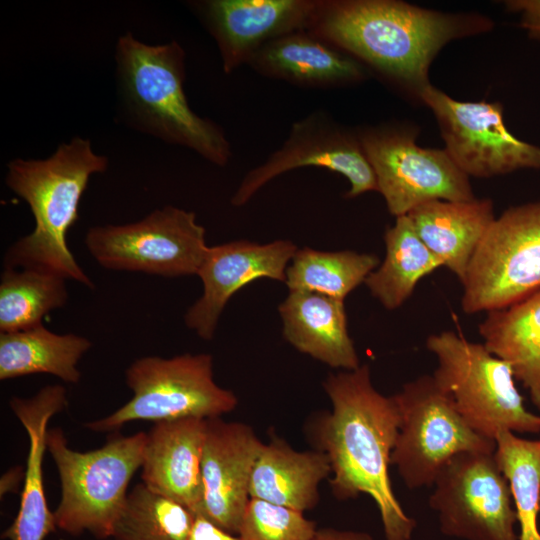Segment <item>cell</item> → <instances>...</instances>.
<instances>
[{
  "mask_svg": "<svg viewBox=\"0 0 540 540\" xmlns=\"http://www.w3.org/2000/svg\"><path fill=\"white\" fill-rule=\"evenodd\" d=\"M206 419L183 418L156 422L146 432L142 483L199 513L203 499L202 452Z\"/></svg>",
  "mask_w": 540,
  "mask_h": 540,
  "instance_id": "cell-18",
  "label": "cell"
},
{
  "mask_svg": "<svg viewBox=\"0 0 540 540\" xmlns=\"http://www.w3.org/2000/svg\"><path fill=\"white\" fill-rule=\"evenodd\" d=\"M330 475V460L324 452L297 451L284 439L274 437L259 453L250 496L303 513L318 505L319 486Z\"/></svg>",
  "mask_w": 540,
  "mask_h": 540,
  "instance_id": "cell-23",
  "label": "cell"
},
{
  "mask_svg": "<svg viewBox=\"0 0 540 540\" xmlns=\"http://www.w3.org/2000/svg\"><path fill=\"white\" fill-rule=\"evenodd\" d=\"M9 405L26 430L29 449L19 510L1 537L7 540H45L57 528L54 513L47 504L43 479L47 427L49 420L67 407V392L62 385H48L31 397H12Z\"/></svg>",
  "mask_w": 540,
  "mask_h": 540,
  "instance_id": "cell-19",
  "label": "cell"
},
{
  "mask_svg": "<svg viewBox=\"0 0 540 540\" xmlns=\"http://www.w3.org/2000/svg\"><path fill=\"white\" fill-rule=\"evenodd\" d=\"M115 61L121 109L132 127L215 165L228 164L232 150L221 127L189 106L185 52L178 42L150 45L126 33L117 41Z\"/></svg>",
  "mask_w": 540,
  "mask_h": 540,
  "instance_id": "cell-4",
  "label": "cell"
},
{
  "mask_svg": "<svg viewBox=\"0 0 540 540\" xmlns=\"http://www.w3.org/2000/svg\"><path fill=\"white\" fill-rule=\"evenodd\" d=\"M46 442L60 480L53 512L57 528L74 537L88 532L100 540L111 538L128 485L142 466L146 432H114L102 447L86 452L71 449L61 428L48 429Z\"/></svg>",
  "mask_w": 540,
  "mask_h": 540,
  "instance_id": "cell-5",
  "label": "cell"
},
{
  "mask_svg": "<svg viewBox=\"0 0 540 540\" xmlns=\"http://www.w3.org/2000/svg\"><path fill=\"white\" fill-rule=\"evenodd\" d=\"M384 241L385 258L364 284L386 309L394 310L408 300L422 278L443 265L420 239L407 215L396 217Z\"/></svg>",
  "mask_w": 540,
  "mask_h": 540,
  "instance_id": "cell-26",
  "label": "cell"
},
{
  "mask_svg": "<svg viewBox=\"0 0 540 540\" xmlns=\"http://www.w3.org/2000/svg\"><path fill=\"white\" fill-rule=\"evenodd\" d=\"M194 212L171 205L124 225L91 227L90 255L108 270L166 278L197 275L209 246Z\"/></svg>",
  "mask_w": 540,
  "mask_h": 540,
  "instance_id": "cell-10",
  "label": "cell"
},
{
  "mask_svg": "<svg viewBox=\"0 0 540 540\" xmlns=\"http://www.w3.org/2000/svg\"><path fill=\"white\" fill-rule=\"evenodd\" d=\"M283 336L299 352L346 371L360 366L343 300L307 291H290L278 307Z\"/></svg>",
  "mask_w": 540,
  "mask_h": 540,
  "instance_id": "cell-21",
  "label": "cell"
},
{
  "mask_svg": "<svg viewBox=\"0 0 540 540\" xmlns=\"http://www.w3.org/2000/svg\"><path fill=\"white\" fill-rule=\"evenodd\" d=\"M429 506L441 532L462 540H518L511 489L495 452H462L436 477Z\"/></svg>",
  "mask_w": 540,
  "mask_h": 540,
  "instance_id": "cell-12",
  "label": "cell"
},
{
  "mask_svg": "<svg viewBox=\"0 0 540 540\" xmlns=\"http://www.w3.org/2000/svg\"><path fill=\"white\" fill-rule=\"evenodd\" d=\"M426 347L437 359L435 381L473 430L492 440L503 430L540 433V415L526 409L507 361L453 331L430 335Z\"/></svg>",
  "mask_w": 540,
  "mask_h": 540,
  "instance_id": "cell-6",
  "label": "cell"
},
{
  "mask_svg": "<svg viewBox=\"0 0 540 540\" xmlns=\"http://www.w3.org/2000/svg\"><path fill=\"white\" fill-rule=\"evenodd\" d=\"M418 97L433 112L445 150L468 176L489 178L540 169V147L506 127L500 102L456 100L431 84Z\"/></svg>",
  "mask_w": 540,
  "mask_h": 540,
  "instance_id": "cell-13",
  "label": "cell"
},
{
  "mask_svg": "<svg viewBox=\"0 0 540 540\" xmlns=\"http://www.w3.org/2000/svg\"><path fill=\"white\" fill-rule=\"evenodd\" d=\"M263 442L251 426L206 419L202 452L203 499L199 513L238 534L251 499L250 484Z\"/></svg>",
  "mask_w": 540,
  "mask_h": 540,
  "instance_id": "cell-17",
  "label": "cell"
},
{
  "mask_svg": "<svg viewBox=\"0 0 540 540\" xmlns=\"http://www.w3.org/2000/svg\"><path fill=\"white\" fill-rule=\"evenodd\" d=\"M485 347L507 361L540 411V290L479 324Z\"/></svg>",
  "mask_w": 540,
  "mask_h": 540,
  "instance_id": "cell-24",
  "label": "cell"
},
{
  "mask_svg": "<svg viewBox=\"0 0 540 540\" xmlns=\"http://www.w3.org/2000/svg\"><path fill=\"white\" fill-rule=\"evenodd\" d=\"M371 253L297 250L286 270L289 291H307L343 300L379 265Z\"/></svg>",
  "mask_w": 540,
  "mask_h": 540,
  "instance_id": "cell-27",
  "label": "cell"
},
{
  "mask_svg": "<svg viewBox=\"0 0 540 540\" xmlns=\"http://www.w3.org/2000/svg\"><path fill=\"white\" fill-rule=\"evenodd\" d=\"M313 540H375L369 533L340 530L332 527L318 528Z\"/></svg>",
  "mask_w": 540,
  "mask_h": 540,
  "instance_id": "cell-34",
  "label": "cell"
},
{
  "mask_svg": "<svg viewBox=\"0 0 540 540\" xmlns=\"http://www.w3.org/2000/svg\"><path fill=\"white\" fill-rule=\"evenodd\" d=\"M195 514L149 490L142 482L128 493L113 540H188Z\"/></svg>",
  "mask_w": 540,
  "mask_h": 540,
  "instance_id": "cell-30",
  "label": "cell"
},
{
  "mask_svg": "<svg viewBox=\"0 0 540 540\" xmlns=\"http://www.w3.org/2000/svg\"><path fill=\"white\" fill-rule=\"evenodd\" d=\"M188 540H241L237 534H232L202 514H195Z\"/></svg>",
  "mask_w": 540,
  "mask_h": 540,
  "instance_id": "cell-33",
  "label": "cell"
},
{
  "mask_svg": "<svg viewBox=\"0 0 540 540\" xmlns=\"http://www.w3.org/2000/svg\"><path fill=\"white\" fill-rule=\"evenodd\" d=\"M297 250L293 242L283 239L266 244L238 240L209 246L197 274L203 291L185 313V325L203 340H211L230 298L257 279L285 282L287 267Z\"/></svg>",
  "mask_w": 540,
  "mask_h": 540,
  "instance_id": "cell-15",
  "label": "cell"
},
{
  "mask_svg": "<svg viewBox=\"0 0 540 540\" xmlns=\"http://www.w3.org/2000/svg\"><path fill=\"white\" fill-rule=\"evenodd\" d=\"M390 214L433 201L475 198L469 177L445 149L417 145L413 132L382 126L357 132Z\"/></svg>",
  "mask_w": 540,
  "mask_h": 540,
  "instance_id": "cell-11",
  "label": "cell"
},
{
  "mask_svg": "<svg viewBox=\"0 0 540 540\" xmlns=\"http://www.w3.org/2000/svg\"><path fill=\"white\" fill-rule=\"evenodd\" d=\"M461 284L467 314L504 309L540 290V198L495 218Z\"/></svg>",
  "mask_w": 540,
  "mask_h": 540,
  "instance_id": "cell-9",
  "label": "cell"
},
{
  "mask_svg": "<svg viewBox=\"0 0 540 540\" xmlns=\"http://www.w3.org/2000/svg\"><path fill=\"white\" fill-rule=\"evenodd\" d=\"M493 26L478 13L438 12L398 0H318L307 30L418 96L446 44Z\"/></svg>",
  "mask_w": 540,
  "mask_h": 540,
  "instance_id": "cell-2",
  "label": "cell"
},
{
  "mask_svg": "<svg viewBox=\"0 0 540 540\" xmlns=\"http://www.w3.org/2000/svg\"><path fill=\"white\" fill-rule=\"evenodd\" d=\"M323 388L332 409L312 417L306 432L330 460L333 496L344 501L369 495L379 510L385 540H411L416 521L402 508L389 476L401 422L394 395L385 396L373 386L368 364L328 375Z\"/></svg>",
  "mask_w": 540,
  "mask_h": 540,
  "instance_id": "cell-1",
  "label": "cell"
},
{
  "mask_svg": "<svg viewBox=\"0 0 540 540\" xmlns=\"http://www.w3.org/2000/svg\"><path fill=\"white\" fill-rule=\"evenodd\" d=\"M108 166V158L97 154L89 139L78 136L45 159L10 161L5 183L28 204L35 226L6 250L4 268L49 272L93 289V281L68 247L67 234L78 219L91 176Z\"/></svg>",
  "mask_w": 540,
  "mask_h": 540,
  "instance_id": "cell-3",
  "label": "cell"
},
{
  "mask_svg": "<svg viewBox=\"0 0 540 540\" xmlns=\"http://www.w3.org/2000/svg\"><path fill=\"white\" fill-rule=\"evenodd\" d=\"M318 0H205L191 4L215 39L224 73L230 74L264 45L307 30Z\"/></svg>",
  "mask_w": 540,
  "mask_h": 540,
  "instance_id": "cell-16",
  "label": "cell"
},
{
  "mask_svg": "<svg viewBox=\"0 0 540 540\" xmlns=\"http://www.w3.org/2000/svg\"><path fill=\"white\" fill-rule=\"evenodd\" d=\"M407 216L423 243L460 282L496 218L488 198L433 200L417 206Z\"/></svg>",
  "mask_w": 540,
  "mask_h": 540,
  "instance_id": "cell-22",
  "label": "cell"
},
{
  "mask_svg": "<svg viewBox=\"0 0 540 540\" xmlns=\"http://www.w3.org/2000/svg\"><path fill=\"white\" fill-rule=\"evenodd\" d=\"M310 166L344 176L350 184L347 198L377 191L376 177L358 134L340 126L325 112L316 111L294 122L282 146L245 175L231 204L243 206L275 177Z\"/></svg>",
  "mask_w": 540,
  "mask_h": 540,
  "instance_id": "cell-14",
  "label": "cell"
},
{
  "mask_svg": "<svg viewBox=\"0 0 540 540\" xmlns=\"http://www.w3.org/2000/svg\"><path fill=\"white\" fill-rule=\"evenodd\" d=\"M401 422L390 464L409 489L433 485L462 452H495V440L473 430L433 375H422L394 395Z\"/></svg>",
  "mask_w": 540,
  "mask_h": 540,
  "instance_id": "cell-8",
  "label": "cell"
},
{
  "mask_svg": "<svg viewBox=\"0 0 540 540\" xmlns=\"http://www.w3.org/2000/svg\"><path fill=\"white\" fill-rule=\"evenodd\" d=\"M125 381L132 398L110 415L86 423L89 430L114 433L137 420L218 418L238 405L237 396L215 382L213 357L206 353L138 358L126 369Z\"/></svg>",
  "mask_w": 540,
  "mask_h": 540,
  "instance_id": "cell-7",
  "label": "cell"
},
{
  "mask_svg": "<svg viewBox=\"0 0 540 540\" xmlns=\"http://www.w3.org/2000/svg\"><path fill=\"white\" fill-rule=\"evenodd\" d=\"M25 470L21 466H16L4 473L0 480V494L6 495L9 492H17L23 485Z\"/></svg>",
  "mask_w": 540,
  "mask_h": 540,
  "instance_id": "cell-35",
  "label": "cell"
},
{
  "mask_svg": "<svg viewBox=\"0 0 540 540\" xmlns=\"http://www.w3.org/2000/svg\"><path fill=\"white\" fill-rule=\"evenodd\" d=\"M317 530L300 511L251 498L237 535L241 540H313Z\"/></svg>",
  "mask_w": 540,
  "mask_h": 540,
  "instance_id": "cell-31",
  "label": "cell"
},
{
  "mask_svg": "<svg viewBox=\"0 0 540 540\" xmlns=\"http://www.w3.org/2000/svg\"><path fill=\"white\" fill-rule=\"evenodd\" d=\"M504 4L509 12L520 15V26L530 37L540 39V0H508Z\"/></svg>",
  "mask_w": 540,
  "mask_h": 540,
  "instance_id": "cell-32",
  "label": "cell"
},
{
  "mask_svg": "<svg viewBox=\"0 0 540 540\" xmlns=\"http://www.w3.org/2000/svg\"><path fill=\"white\" fill-rule=\"evenodd\" d=\"M495 442V457L512 493L520 529L518 540H540V440L503 430Z\"/></svg>",
  "mask_w": 540,
  "mask_h": 540,
  "instance_id": "cell-29",
  "label": "cell"
},
{
  "mask_svg": "<svg viewBox=\"0 0 540 540\" xmlns=\"http://www.w3.org/2000/svg\"><path fill=\"white\" fill-rule=\"evenodd\" d=\"M248 65L265 77L308 88L340 87L367 76L362 63L308 30L270 41Z\"/></svg>",
  "mask_w": 540,
  "mask_h": 540,
  "instance_id": "cell-20",
  "label": "cell"
},
{
  "mask_svg": "<svg viewBox=\"0 0 540 540\" xmlns=\"http://www.w3.org/2000/svg\"><path fill=\"white\" fill-rule=\"evenodd\" d=\"M68 301L66 279L35 269L4 268L0 278V333L42 324Z\"/></svg>",
  "mask_w": 540,
  "mask_h": 540,
  "instance_id": "cell-28",
  "label": "cell"
},
{
  "mask_svg": "<svg viewBox=\"0 0 540 540\" xmlns=\"http://www.w3.org/2000/svg\"><path fill=\"white\" fill-rule=\"evenodd\" d=\"M91 346L84 336L58 334L43 324L0 333V380L49 374L65 383L77 384L81 378L78 363Z\"/></svg>",
  "mask_w": 540,
  "mask_h": 540,
  "instance_id": "cell-25",
  "label": "cell"
}]
</instances>
